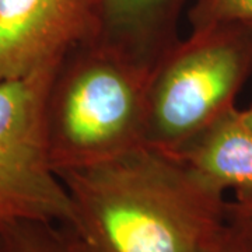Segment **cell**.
Returning <instances> with one entry per match:
<instances>
[{
    "label": "cell",
    "mask_w": 252,
    "mask_h": 252,
    "mask_svg": "<svg viewBox=\"0 0 252 252\" xmlns=\"http://www.w3.org/2000/svg\"><path fill=\"white\" fill-rule=\"evenodd\" d=\"M59 178L79 252H206L225 223L224 192L147 146Z\"/></svg>",
    "instance_id": "obj_1"
},
{
    "label": "cell",
    "mask_w": 252,
    "mask_h": 252,
    "mask_svg": "<svg viewBox=\"0 0 252 252\" xmlns=\"http://www.w3.org/2000/svg\"><path fill=\"white\" fill-rule=\"evenodd\" d=\"M152 72L101 35L63 56L49 81L44 114L58 175L146 147Z\"/></svg>",
    "instance_id": "obj_2"
},
{
    "label": "cell",
    "mask_w": 252,
    "mask_h": 252,
    "mask_svg": "<svg viewBox=\"0 0 252 252\" xmlns=\"http://www.w3.org/2000/svg\"><path fill=\"white\" fill-rule=\"evenodd\" d=\"M252 74V26L190 30L154 66L146 146L175 153L225 111Z\"/></svg>",
    "instance_id": "obj_3"
},
{
    "label": "cell",
    "mask_w": 252,
    "mask_h": 252,
    "mask_svg": "<svg viewBox=\"0 0 252 252\" xmlns=\"http://www.w3.org/2000/svg\"><path fill=\"white\" fill-rule=\"evenodd\" d=\"M55 66L0 81V224L72 223V200L46 143L45 98Z\"/></svg>",
    "instance_id": "obj_4"
},
{
    "label": "cell",
    "mask_w": 252,
    "mask_h": 252,
    "mask_svg": "<svg viewBox=\"0 0 252 252\" xmlns=\"http://www.w3.org/2000/svg\"><path fill=\"white\" fill-rule=\"evenodd\" d=\"M102 0H0V81L61 62L101 32Z\"/></svg>",
    "instance_id": "obj_5"
},
{
    "label": "cell",
    "mask_w": 252,
    "mask_h": 252,
    "mask_svg": "<svg viewBox=\"0 0 252 252\" xmlns=\"http://www.w3.org/2000/svg\"><path fill=\"white\" fill-rule=\"evenodd\" d=\"M233 200L252 199V126L233 107L172 153Z\"/></svg>",
    "instance_id": "obj_6"
},
{
    "label": "cell",
    "mask_w": 252,
    "mask_h": 252,
    "mask_svg": "<svg viewBox=\"0 0 252 252\" xmlns=\"http://www.w3.org/2000/svg\"><path fill=\"white\" fill-rule=\"evenodd\" d=\"M189 0H102L99 35L154 66L180 39Z\"/></svg>",
    "instance_id": "obj_7"
},
{
    "label": "cell",
    "mask_w": 252,
    "mask_h": 252,
    "mask_svg": "<svg viewBox=\"0 0 252 252\" xmlns=\"http://www.w3.org/2000/svg\"><path fill=\"white\" fill-rule=\"evenodd\" d=\"M0 252H79L67 225L45 220L0 224Z\"/></svg>",
    "instance_id": "obj_8"
},
{
    "label": "cell",
    "mask_w": 252,
    "mask_h": 252,
    "mask_svg": "<svg viewBox=\"0 0 252 252\" xmlns=\"http://www.w3.org/2000/svg\"><path fill=\"white\" fill-rule=\"evenodd\" d=\"M190 30L216 26H252V0H192Z\"/></svg>",
    "instance_id": "obj_9"
},
{
    "label": "cell",
    "mask_w": 252,
    "mask_h": 252,
    "mask_svg": "<svg viewBox=\"0 0 252 252\" xmlns=\"http://www.w3.org/2000/svg\"><path fill=\"white\" fill-rule=\"evenodd\" d=\"M206 252H252V238L225 219Z\"/></svg>",
    "instance_id": "obj_10"
},
{
    "label": "cell",
    "mask_w": 252,
    "mask_h": 252,
    "mask_svg": "<svg viewBox=\"0 0 252 252\" xmlns=\"http://www.w3.org/2000/svg\"><path fill=\"white\" fill-rule=\"evenodd\" d=\"M225 219L252 238V199L228 200L225 209Z\"/></svg>",
    "instance_id": "obj_11"
},
{
    "label": "cell",
    "mask_w": 252,
    "mask_h": 252,
    "mask_svg": "<svg viewBox=\"0 0 252 252\" xmlns=\"http://www.w3.org/2000/svg\"><path fill=\"white\" fill-rule=\"evenodd\" d=\"M243 111V115L245 118V121L252 126V105L251 107H248L247 109H241Z\"/></svg>",
    "instance_id": "obj_12"
}]
</instances>
